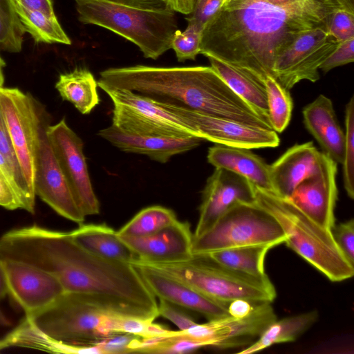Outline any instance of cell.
Here are the masks:
<instances>
[{
	"label": "cell",
	"mask_w": 354,
	"mask_h": 354,
	"mask_svg": "<svg viewBox=\"0 0 354 354\" xmlns=\"http://www.w3.org/2000/svg\"><path fill=\"white\" fill-rule=\"evenodd\" d=\"M0 258L39 268L65 292L93 297L122 316L153 322L159 316L157 298L132 263L94 255L68 232L37 225L13 229L0 238Z\"/></svg>",
	"instance_id": "6da1fadb"
},
{
	"label": "cell",
	"mask_w": 354,
	"mask_h": 354,
	"mask_svg": "<svg viewBox=\"0 0 354 354\" xmlns=\"http://www.w3.org/2000/svg\"><path fill=\"white\" fill-rule=\"evenodd\" d=\"M339 8L333 0H308L288 7L263 0H229L205 26L200 53L242 70L264 83L274 77L276 58L301 34L326 27Z\"/></svg>",
	"instance_id": "7a4b0ae2"
},
{
	"label": "cell",
	"mask_w": 354,
	"mask_h": 354,
	"mask_svg": "<svg viewBox=\"0 0 354 354\" xmlns=\"http://www.w3.org/2000/svg\"><path fill=\"white\" fill-rule=\"evenodd\" d=\"M97 84L101 89L124 88L158 103L272 129L211 66L110 68L100 72Z\"/></svg>",
	"instance_id": "3957f363"
},
{
	"label": "cell",
	"mask_w": 354,
	"mask_h": 354,
	"mask_svg": "<svg viewBox=\"0 0 354 354\" xmlns=\"http://www.w3.org/2000/svg\"><path fill=\"white\" fill-rule=\"evenodd\" d=\"M254 201L278 221L285 243L335 282L351 278L354 266L342 253L330 230L307 216L289 198L255 187Z\"/></svg>",
	"instance_id": "277c9868"
},
{
	"label": "cell",
	"mask_w": 354,
	"mask_h": 354,
	"mask_svg": "<svg viewBox=\"0 0 354 354\" xmlns=\"http://www.w3.org/2000/svg\"><path fill=\"white\" fill-rule=\"evenodd\" d=\"M79 20L108 29L136 44L146 58L158 59L171 48L178 30L171 8L150 10L103 0H75Z\"/></svg>",
	"instance_id": "5b68a950"
},
{
	"label": "cell",
	"mask_w": 354,
	"mask_h": 354,
	"mask_svg": "<svg viewBox=\"0 0 354 354\" xmlns=\"http://www.w3.org/2000/svg\"><path fill=\"white\" fill-rule=\"evenodd\" d=\"M140 263L187 283L214 300L227 304L236 299H246L254 304L271 303L277 296L275 288L267 274L257 277L237 272L219 264L207 254H193L186 261L176 263Z\"/></svg>",
	"instance_id": "8992f818"
},
{
	"label": "cell",
	"mask_w": 354,
	"mask_h": 354,
	"mask_svg": "<svg viewBox=\"0 0 354 354\" xmlns=\"http://www.w3.org/2000/svg\"><path fill=\"white\" fill-rule=\"evenodd\" d=\"M121 316L93 297L65 292L47 308L28 317L55 339L94 345L120 334L118 324Z\"/></svg>",
	"instance_id": "52a82bcc"
},
{
	"label": "cell",
	"mask_w": 354,
	"mask_h": 354,
	"mask_svg": "<svg viewBox=\"0 0 354 354\" xmlns=\"http://www.w3.org/2000/svg\"><path fill=\"white\" fill-rule=\"evenodd\" d=\"M286 235L275 218L254 202L238 203L201 235L193 237L192 254L252 245L283 243Z\"/></svg>",
	"instance_id": "ba28073f"
},
{
	"label": "cell",
	"mask_w": 354,
	"mask_h": 354,
	"mask_svg": "<svg viewBox=\"0 0 354 354\" xmlns=\"http://www.w3.org/2000/svg\"><path fill=\"white\" fill-rule=\"evenodd\" d=\"M102 90L113 105L111 124L126 133L166 138L197 137L180 117L150 98L124 88Z\"/></svg>",
	"instance_id": "9c48e42d"
},
{
	"label": "cell",
	"mask_w": 354,
	"mask_h": 354,
	"mask_svg": "<svg viewBox=\"0 0 354 354\" xmlns=\"http://www.w3.org/2000/svg\"><path fill=\"white\" fill-rule=\"evenodd\" d=\"M0 109L19 165L35 194L41 113L33 98L17 88L0 86Z\"/></svg>",
	"instance_id": "30bf717a"
},
{
	"label": "cell",
	"mask_w": 354,
	"mask_h": 354,
	"mask_svg": "<svg viewBox=\"0 0 354 354\" xmlns=\"http://www.w3.org/2000/svg\"><path fill=\"white\" fill-rule=\"evenodd\" d=\"M339 44L326 26L303 32L276 58L274 78L288 90L302 80L317 82L320 66Z\"/></svg>",
	"instance_id": "8fae6325"
},
{
	"label": "cell",
	"mask_w": 354,
	"mask_h": 354,
	"mask_svg": "<svg viewBox=\"0 0 354 354\" xmlns=\"http://www.w3.org/2000/svg\"><path fill=\"white\" fill-rule=\"evenodd\" d=\"M46 135L75 201L85 216L100 213V203L93 188L82 140L65 119L48 125Z\"/></svg>",
	"instance_id": "7c38bea8"
},
{
	"label": "cell",
	"mask_w": 354,
	"mask_h": 354,
	"mask_svg": "<svg viewBox=\"0 0 354 354\" xmlns=\"http://www.w3.org/2000/svg\"><path fill=\"white\" fill-rule=\"evenodd\" d=\"M158 104L180 117L203 140L249 149L274 148L280 142L277 133L272 129L247 125L189 109Z\"/></svg>",
	"instance_id": "4fadbf2b"
},
{
	"label": "cell",
	"mask_w": 354,
	"mask_h": 354,
	"mask_svg": "<svg viewBox=\"0 0 354 354\" xmlns=\"http://www.w3.org/2000/svg\"><path fill=\"white\" fill-rule=\"evenodd\" d=\"M276 319L271 303H257L246 317L227 315L174 333L200 341L205 346L230 348L249 344Z\"/></svg>",
	"instance_id": "5bb4252c"
},
{
	"label": "cell",
	"mask_w": 354,
	"mask_h": 354,
	"mask_svg": "<svg viewBox=\"0 0 354 354\" xmlns=\"http://www.w3.org/2000/svg\"><path fill=\"white\" fill-rule=\"evenodd\" d=\"M41 113L36 159L35 194L58 214L81 225L85 216L78 206L46 135V124Z\"/></svg>",
	"instance_id": "9a60e30c"
},
{
	"label": "cell",
	"mask_w": 354,
	"mask_h": 354,
	"mask_svg": "<svg viewBox=\"0 0 354 354\" xmlns=\"http://www.w3.org/2000/svg\"><path fill=\"white\" fill-rule=\"evenodd\" d=\"M1 261L8 294L26 317L45 310L65 292L55 276L39 268L10 259H1Z\"/></svg>",
	"instance_id": "2e32d148"
},
{
	"label": "cell",
	"mask_w": 354,
	"mask_h": 354,
	"mask_svg": "<svg viewBox=\"0 0 354 354\" xmlns=\"http://www.w3.org/2000/svg\"><path fill=\"white\" fill-rule=\"evenodd\" d=\"M337 165L321 152L314 171L297 185L289 198L307 216L328 230L335 225Z\"/></svg>",
	"instance_id": "e0dca14e"
},
{
	"label": "cell",
	"mask_w": 354,
	"mask_h": 354,
	"mask_svg": "<svg viewBox=\"0 0 354 354\" xmlns=\"http://www.w3.org/2000/svg\"><path fill=\"white\" fill-rule=\"evenodd\" d=\"M255 187L245 178L223 168H215L203 191L199 218L193 234L208 230L230 207L238 203L254 202Z\"/></svg>",
	"instance_id": "ac0fdd59"
},
{
	"label": "cell",
	"mask_w": 354,
	"mask_h": 354,
	"mask_svg": "<svg viewBox=\"0 0 354 354\" xmlns=\"http://www.w3.org/2000/svg\"><path fill=\"white\" fill-rule=\"evenodd\" d=\"M147 288L158 299L202 315L207 320L229 315L228 304L214 300L185 283L151 266L138 261L131 263Z\"/></svg>",
	"instance_id": "d6986e66"
},
{
	"label": "cell",
	"mask_w": 354,
	"mask_h": 354,
	"mask_svg": "<svg viewBox=\"0 0 354 354\" xmlns=\"http://www.w3.org/2000/svg\"><path fill=\"white\" fill-rule=\"evenodd\" d=\"M119 236L138 257L136 261L140 262L176 263L186 261L193 255V234L187 222L177 220L147 236Z\"/></svg>",
	"instance_id": "ffe728a7"
},
{
	"label": "cell",
	"mask_w": 354,
	"mask_h": 354,
	"mask_svg": "<svg viewBox=\"0 0 354 354\" xmlns=\"http://www.w3.org/2000/svg\"><path fill=\"white\" fill-rule=\"evenodd\" d=\"M97 135L122 151L145 155L160 163H166L172 156L197 147L203 140L198 137L166 138L133 135L113 124L100 130Z\"/></svg>",
	"instance_id": "44dd1931"
},
{
	"label": "cell",
	"mask_w": 354,
	"mask_h": 354,
	"mask_svg": "<svg viewBox=\"0 0 354 354\" xmlns=\"http://www.w3.org/2000/svg\"><path fill=\"white\" fill-rule=\"evenodd\" d=\"M320 151L313 142L295 145L270 165L272 192L289 198L297 185L314 171Z\"/></svg>",
	"instance_id": "7402d4cb"
},
{
	"label": "cell",
	"mask_w": 354,
	"mask_h": 354,
	"mask_svg": "<svg viewBox=\"0 0 354 354\" xmlns=\"http://www.w3.org/2000/svg\"><path fill=\"white\" fill-rule=\"evenodd\" d=\"M302 113L306 129L322 147L323 152L337 164H342L345 135L331 100L321 94L304 108Z\"/></svg>",
	"instance_id": "603a6c76"
},
{
	"label": "cell",
	"mask_w": 354,
	"mask_h": 354,
	"mask_svg": "<svg viewBox=\"0 0 354 354\" xmlns=\"http://www.w3.org/2000/svg\"><path fill=\"white\" fill-rule=\"evenodd\" d=\"M207 161L248 179L255 187L272 192L270 165L249 149L216 145L208 149Z\"/></svg>",
	"instance_id": "cb8c5ba5"
},
{
	"label": "cell",
	"mask_w": 354,
	"mask_h": 354,
	"mask_svg": "<svg viewBox=\"0 0 354 354\" xmlns=\"http://www.w3.org/2000/svg\"><path fill=\"white\" fill-rule=\"evenodd\" d=\"M68 233L79 246L94 255L131 263L138 259L117 231L105 224L82 223Z\"/></svg>",
	"instance_id": "d4e9b609"
},
{
	"label": "cell",
	"mask_w": 354,
	"mask_h": 354,
	"mask_svg": "<svg viewBox=\"0 0 354 354\" xmlns=\"http://www.w3.org/2000/svg\"><path fill=\"white\" fill-rule=\"evenodd\" d=\"M207 57L211 67L228 86L258 115L269 122L267 94L264 83L249 73L216 58L210 56Z\"/></svg>",
	"instance_id": "484cf974"
},
{
	"label": "cell",
	"mask_w": 354,
	"mask_h": 354,
	"mask_svg": "<svg viewBox=\"0 0 354 354\" xmlns=\"http://www.w3.org/2000/svg\"><path fill=\"white\" fill-rule=\"evenodd\" d=\"M97 81L86 68L62 73L55 84L61 97L72 103L83 115L89 114L100 103Z\"/></svg>",
	"instance_id": "4316f807"
},
{
	"label": "cell",
	"mask_w": 354,
	"mask_h": 354,
	"mask_svg": "<svg viewBox=\"0 0 354 354\" xmlns=\"http://www.w3.org/2000/svg\"><path fill=\"white\" fill-rule=\"evenodd\" d=\"M319 317L316 310L274 320L248 347L239 352L250 354L279 343L293 342L309 329Z\"/></svg>",
	"instance_id": "83f0119b"
},
{
	"label": "cell",
	"mask_w": 354,
	"mask_h": 354,
	"mask_svg": "<svg viewBox=\"0 0 354 354\" xmlns=\"http://www.w3.org/2000/svg\"><path fill=\"white\" fill-rule=\"evenodd\" d=\"M7 336L11 346L30 348L55 353H90L89 346L69 344L55 339L39 329L26 316Z\"/></svg>",
	"instance_id": "f1b7e54d"
},
{
	"label": "cell",
	"mask_w": 354,
	"mask_h": 354,
	"mask_svg": "<svg viewBox=\"0 0 354 354\" xmlns=\"http://www.w3.org/2000/svg\"><path fill=\"white\" fill-rule=\"evenodd\" d=\"M11 2L26 32L36 43L71 44L56 15L49 16L40 10L27 8L17 0H11Z\"/></svg>",
	"instance_id": "f546056e"
},
{
	"label": "cell",
	"mask_w": 354,
	"mask_h": 354,
	"mask_svg": "<svg viewBox=\"0 0 354 354\" xmlns=\"http://www.w3.org/2000/svg\"><path fill=\"white\" fill-rule=\"evenodd\" d=\"M270 245H252L216 250L207 254L219 264L252 276L266 274L264 261Z\"/></svg>",
	"instance_id": "4dcf8cb0"
},
{
	"label": "cell",
	"mask_w": 354,
	"mask_h": 354,
	"mask_svg": "<svg viewBox=\"0 0 354 354\" xmlns=\"http://www.w3.org/2000/svg\"><path fill=\"white\" fill-rule=\"evenodd\" d=\"M170 209L153 205L140 210L119 231L118 236L138 237L153 234L177 221Z\"/></svg>",
	"instance_id": "1f68e13d"
},
{
	"label": "cell",
	"mask_w": 354,
	"mask_h": 354,
	"mask_svg": "<svg viewBox=\"0 0 354 354\" xmlns=\"http://www.w3.org/2000/svg\"><path fill=\"white\" fill-rule=\"evenodd\" d=\"M0 153L6 160L14 178L21 209L35 212V195L30 191L15 153L0 109Z\"/></svg>",
	"instance_id": "d6a6232c"
},
{
	"label": "cell",
	"mask_w": 354,
	"mask_h": 354,
	"mask_svg": "<svg viewBox=\"0 0 354 354\" xmlns=\"http://www.w3.org/2000/svg\"><path fill=\"white\" fill-rule=\"evenodd\" d=\"M264 84L267 94L268 119L272 129L281 133L288 127L293 108L289 90L282 86L271 76L266 78Z\"/></svg>",
	"instance_id": "836d02e7"
},
{
	"label": "cell",
	"mask_w": 354,
	"mask_h": 354,
	"mask_svg": "<svg viewBox=\"0 0 354 354\" xmlns=\"http://www.w3.org/2000/svg\"><path fill=\"white\" fill-rule=\"evenodd\" d=\"M25 32L11 0H0V48L11 53L21 51Z\"/></svg>",
	"instance_id": "e575fe53"
},
{
	"label": "cell",
	"mask_w": 354,
	"mask_h": 354,
	"mask_svg": "<svg viewBox=\"0 0 354 354\" xmlns=\"http://www.w3.org/2000/svg\"><path fill=\"white\" fill-rule=\"evenodd\" d=\"M345 142L342 161L344 189L351 199L354 198V97H351L345 110Z\"/></svg>",
	"instance_id": "d590c367"
},
{
	"label": "cell",
	"mask_w": 354,
	"mask_h": 354,
	"mask_svg": "<svg viewBox=\"0 0 354 354\" xmlns=\"http://www.w3.org/2000/svg\"><path fill=\"white\" fill-rule=\"evenodd\" d=\"M203 30L187 24L184 31L177 30L172 37L171 48H172L179 62L194 60L200 53Z\"/></svg>",
	"instance_id": "8d00e7d4"
},
{
	"label": "cell",
	"mask_w": 354,
	"mask_h": 354,
	"mask_svg": "<svg viewBox=\"0 0 354 354\" xmlns=\"http://www.w3.org/2000/svg\"><path fill=\"white\" fill-rule=\"evenodd\" d=\"M328 33L338 42L354 38V12L337 8L327 17Z\"/></svg>",
	"instance_id": "74e56055"
},
{
	"label": "cell",
	"mask_w": 354,
	"mask_h": 354,
	"mask_svg": "<svg viewBox=\"0 0 354 354\" xmlns=\"http://www.w3.org/2000/svg\"><path fill=\"white\" fill-rule=\"evenodd\" d=\"M330 231L342 253L354 266V220L334 225Z\"/></svg>",
	"instance_id": "f35d334b"
},
{
	"label": "cell",
	"mask_w": 354,
	"mask_h": 354,
	"mask_svg": "<svg viewBox=\"0 0 354 354\" xmlns=\"http://www.w3.org/2000/svg\"><path fill=\"white\" fill-rule=\"evenodd\" d=\"M224 0H196L191 13L186 17L187 24L204 29L223 4Z\"/></svg>",
	"instance_id": "ab89813d"
},
{
	"label": "cell",
	"mask_w": 354,
	"mask_h": 354,
	"mask_svg": "<svg viewBox=\"0 0 354 354\" xmlns=\"http://www.w3.org/2000/svg\"><path fill=\"white\" fill-rule=\"evenodd\" d=\"M158 312L159 316L169 320L180 330H186L196 324L184 308L164 299H158Z\"/></svg>",
	"instance_id": "60d3db41"
},
{
	"label": "cell",
	"mask_w": 354,
	"mask_h": 354,
	"mask_svg": "<svg viewBox=\"0 0 354 354\" xmlns=\"http://www.w3.org/2000/svg\"><path fill=\"white\" fill-rule=\"evenodd\" d=\"M354 61V38L339 42L319 67L323 72L329 71Z\"/></svg>",
	"instance_id": "b9f144b4"
},
{
	"label": "cell",
	"mask_w": 354,
	"mask_h": 354,
	"mask_svg": "<svg viewBox=\"0 0 354 354\" xmlns=\"http://www.w3.org/2000/svg\"><path fill=\"white\" fill-rule=\"evenodd\" d=\"M136 337L130 334H118L106 338L95 344L102 349L103 354L131 353L132 343Z\"/></svg>",
	"instance_id": "7bdbcfd3"
},
{
	"label": "cell",
	"mask_w": 354,
	"mask_h": 354,
	"mask_svg": "<svg viewBox=\"0 0 354 354\" xmlns=\"http://www.w3.org/2000/svg\"><path fill=\"white\" fill-rule=\"evenodd\" d=\"M0 206L10 210L21 209L19 201L6 178L0 171Z\"/></svg>",
	"instance_id": "ee69618b"
},
{
	"label": "cell",
	"mask_w": 354,
	"mask_h": 354,
	"mask_svg": "<svg viewBox=\"0 0 354 354\" xmlns=\"http://www.w3.org/2000/svg\"><path fill=\"white\" fill-rule=\"evenodd\" d=\"M119 4L150 10L171 8L167 0H103Z\"/></svg>",
	"instance_id": "f6af8a7d"
},
{
	"label": "cell",
	"mask_w": 354,
	"mask_h": 354,
	"mask_svg": "<svg viewBox=\"0 0 354 354\" xmlns=\"http://www.w3.org/2000/svg\"><path fill=\"white\" fill-rule=\"evenodd\" d=\"M254 304L243 299H234L228 304V313L237 318L246 317L251 313Z\"/></svg>",
	"instance_id": "bcb514c9"
},
{
	"label": "cell",
	"mask_w": 354,
	"mask_h": 354,
	"mask_svg": "<svg viewBox=\"0 0 354 354\" xmlns=\"http://www.w3.org/2000/svg\"><path fill=\"white\" fill-rule=\"evenodd\" d=\"M24 6L40 10L49 16H55L52 0H17Z\"/></svg>",
	"instance_id": "7dc6e473"
},
{
	"label": "cell",
	"mask_w": 354,
	"mask_h": 354,
	"mask_svg": "<svg viewBox=\"0 0 354 354\" xmlns=\"http://www.w3.org/2000/svg\"><path fill=\"white\" fill-rule=\"evenodd\" d=\"M169 7L175 12L184 15L192 12L196 0H167Z\"/></svg>",
	"instance_id": "c3c4849f"
},
{
	"label": "cell",
	"mask_w": 354,
	"mask_h": 354,
	"mask_svg": "<svg viewBox=\"0 0 354 354\" xmlns=\"http://www.w3.org/2000/svg\"><path fill=\"white\" fill-rule=\"evenodd\" d=\"M274 6L288 7L308 0H263Z\"/></svg>",
	"instance_id": "681fc988"
},
{
	"label": "cell",
	"mask_w": 354,
	"mask_h": 354,
	"mask_svg": "<svg viewBox=\"0 0 354 354\" xmlns=\"http://www.w3.org/2000/svg\"><path fill=\"white\" fill-rule=\"evenodd\" d=\"M8 294L7 286L0 259V301Z\"/></svg>",
	"instance_id": "f907efd6"
},
{
	"label": "cell",
	"mask_w": 354,
	"mask_h": 354,
	"mask_svg": "<svg viewBox=\"0 0 354 354\" xmlns=\"http://www.w3.org/2000/svg\"><path fill=\"white\" fill-rule=\"evenodd\" d=\"M333 1L339 8L354 12V0H333Z\"/></svg>",
	"instance_id": "816d5d0a"
},
{
	"label": "cell",
	"mask_w": 354,
	"mask_h": 354,
	"mask_svg": "<svg viewBox=\"0 0 354 354\" xmlns=\"http://www.w3.org/2000/svg\"><path fill=\"white\" fill-rule=\"evenodd\" d=\"M11 346L10 342L6 335L5 337L0 339V351Z\"/></svg>",
	"instance_id": "f5cc1de1"
},
{
	"label": "cell",
	"mask_w": 354,
	"mask_h": 354,
	"mask_svg": "<svg viewBox=\"0 0 354 354\" xmlns=\"http://www.w3.org/2000/svg\"><path fill=\"white\" fill-rule=\"evenodd\" d=\"M10 324L9 319L0 310V326H8Z\"/></svg>",
	"instance_id": "db71d44e"
},
{
	"label": "cell",
	"mask_w": 354,
	"mask_h": 354,
	"mask_svg": "<svg viewBox=\"0 0 354 354\" xmlns=\"http://www.w3.org/2000/svg\"><path fill=\"white\" fill-rule=\"evenodd\" d=\"M6 63L0 55V82L3 84L4 77L3 73V68L5 67Z\"/></svg>",
	"instance_id": "11a10c76"
},
{
	"label": "cell",
	"mask_w": 354,
	"mask_h": 354,
	"mask_svg": "<svg viewBox=\"0 0 354 354\" xmlns=\"http://www.w3.org/2000/svg\"><path fill=\"white\" fill-rule=\"evenodd\" d=\"M3 83L0 82V86H3Z\"/></svg>",
	"instance_id": "9f6ffc18"
},
{
	"label": "cell",
	"mask_w": 354,
	"mask_h": 354,
	"mask_svg": "<svg viewBox=\"0 0 354 354\" xmlns=\"http://www.w3.org/2000/svg\"><path fill=\"white\" fill-rule=\"evenodd\" d=\"M229 1V0H224V3H225V2H226V1Z\"/></svg>",
	"instance_id": "6f0895ef"
}]
</instances>
